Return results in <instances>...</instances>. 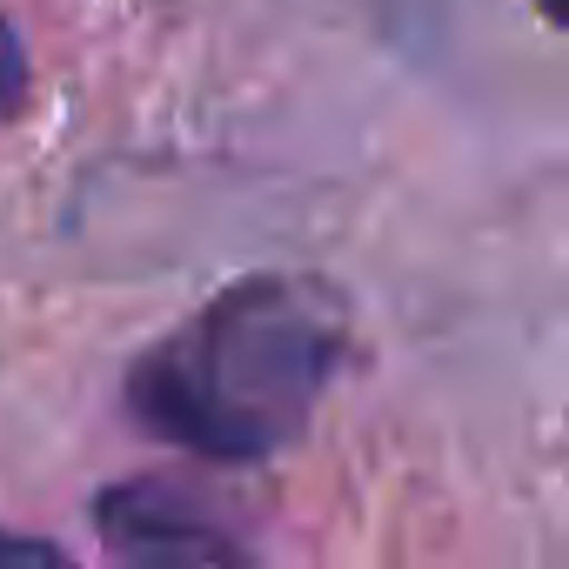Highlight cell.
Instances as JSON below:
<instances>
[{"label": "cell", "mask_w": 569, "mask_h": 569, "mask_svg": "<svg viewBox=\"0 0 569 569\" xmlns=\"http://www.w3.org/2000/svg\"><path fill=\"white\" fill-rule=\"evenodd\" d=\"M342 356L349 322L329 289L296 274H248L134 362L128 409L148 436L188 456L261 462L309 429Z\"/></svg>", "instance_id": "obj_1"}, {"label": "cell", "mask_w": 569, "mask_h": 569, "mask_svg": "<svg viewBox=\"0 0 569 569\" xmlns=\"http://www.w3.org/2000/svg\"><path fill=\"white\" fill-rule=\"evenodd\" d=\"M94 529L121 562H241V542L161 482H121L94 502Z\"/></svg>", "instance_id": "obj_2"}, {"label": "cell", "mask_w": 569, "mask_h": 569, "mask_svg": "<svg viewBox=\"0 0 569 569\" xmlns=\"http://www.w3.org/2000/svg\"><path fill=\"white\" fill-rule=\"evenodd\" d=\"M21 108H28V54L14 28H0V121H14Z\"/></svg>", "instance_id": "obj_3"}, {"label": "cell", "mask_w": 569, "mask_h": 569, "mask_svg": "<svg viewBox=\"0 0 569 569\" xmlns=\"http://www.w3.org/2000/svg\"><path fill=\"white\" fill-rule=\"evenodd\" d=\"M61 549L54 542H34V536H8L0 529V562H54Z\"/></svg>", "instance_id": "obj_4"}, {"label": "cell", "mask_w": 569, "mask_h": 569, "mask_svg": "<svg viewBox=\"0 0 569 569\" xmlns=\"http://www.w3.org/2000/svg\"><path fill=\"white\" fill-rule=\"evenodd\" d=\"M536 8H542V14H549L556 28H569V0H536Z\"/></svg>", "instance_id": "obj_5"}]
</instances>
